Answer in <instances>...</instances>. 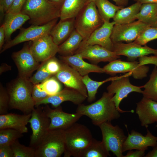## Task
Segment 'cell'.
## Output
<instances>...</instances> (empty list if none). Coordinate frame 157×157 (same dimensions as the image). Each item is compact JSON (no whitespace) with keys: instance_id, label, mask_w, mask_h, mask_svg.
Here are the masks:
<instances>
[{"instance_id":"cell-1","label":"cell","mask_w":157,"mask_h":157,"mask_svg":"<svg viewBox=\"0 0 157 157\" xmlns=\"http://www.w3.org/2000/svg\"><path fill=\"white\" fill-rule=\"evenodd\" d=\"M114 95L104 92L101 98L95 102L88 105L82 104L78 105L76 112L88 117L94 125L98 126L118 119L120 115L112 100Z\"/></svg>"},{"instance_id":"cell-2","label":"cell","mask_w":157,"mask_h":157,"mask_svg":"<svg viewBox=\"0 0 157 157\" xmlns=\"http://www.w3.org/2000/svg\"><path fill=\"white\" fill-rule=\"evenodd\" d=\"M33 84L29 79L19 76L9 84L7 89L9 97V108L31 113L35 104L32 96Z\"/></svg>"},{"instance_id":"cell-3","label":"cell","mask_w":157,"mask_h":157,"mask_svg":"<svg viewBox=\"0 0 157 157\" xmlns=\"http://www.w3.org/2000/svg\"><path fill=\"white\" fill-rule=\"evenodd\" d=\"M64 157H80L93 138L90 129L76 122L64 130Z\"/></svg>"},{"instance_id":"cell-4","label":"cell","mask_w":157,"mask_h":157,"mask_svg":"<svg viewBox=\"0 0 157 157\" xmlns=\"http://www.w3.org/2000/svg\"><path fill=\"white\" fill-rule=\"evenodd\" d=\"M60 11L48 0H26L21 13L29 17V24L40 26L60 18Z\"/></svg>"},{"instance_id":"cell-5","label":"cell","mask_w":157,"mask_h":157,"mask_svg":"<svg viewBox=\"0 0 157 157\" xmlns=\"http://www.w3.org/2000/svg\"><path fill=\"white\" fill-rule=\"evenodd\" d=\"M104 21L100 16L94 2L86 5L75 18V29L86 40Z\"/></svg>"},{"instance_id":"cell-6","label":"cell","mask_w":157,"mask_h":157,"mask_svg":"<svg viewBox=\"0 0 157 157\" xmlns=\"http://www.w3.org/2000/svg\"><path fill=\"white\" fill-rule=\"evenodd\" d=\"M64 130H48L35 148V157H60L65 151Z\"/></svg>"},{"instance_id":"cell-7","label":"cell","mask_w":157,"mask_h":157,"mask_svg":"<svg viewBox=\"0 0 157 157\" xmlns=\"http://www.w3.org/2000/svg\"><path fill=\"white\" fill-rule=\"evenodd\" d=\"M99 126L102 133V141L108 151L112 152L117 157H124L122 147L127 136L123 130L118 125L113 126L109 122Z\"/></svg>"},{"instance_id":"cell-8","label":"cell","mask_w":157,"mask_h":157,"mask_svg":"<svg viewBox=\"0 0 157 157\" xmlns=\"http://www.w3.org/2000/svg\"><path fill=\"white\" fill-rule=\"evenodd\" d=\"M11 57L17 68L18 76L26 79H29L41 64L33 54L29 43L25 44L20 50L13 52Z\"/></svg>"},{"instance_id":"cell-9","label":"cell","mask_w":157,"mask_h":157,"mask_svg":"<svg viewBox=\"0 0 157 157\" xmlns=\"http://www.w3.org/2000/svg\"><path fill=\"white\" fill-rule=\"evenodd\" d=\"M132 75L129 72L111 81V83L107 88V92L114 94L112 98L116 108L119 113H123L130 111H126L121 109L119 107L122 100L126 97L128 94L132 92L142 93L141 88L143 86H137L132 84L130 82L129 76Z\"/></svg>"},{"instance_id":"cell-10","label":"cell","mask_w":157,"mask_h":157,"mask_svg":"<svg viewBox=\"0 0 157 157\" xmlns=\"http://www.w3.org/2000/svg\"><path fill=\"white\" fill-rule=\"evenodd\" d=\"M58 19H54L44 25H32L27 28H21L19 33L14 39L4 44L0 53L22 42L32 41L45 35L49 34L57 24Z\"/></svg>"},{"instance_id":"cell-11","label":"cell","mask_w":157,"mask_h":157,"mask_svg":"<svg viewBox=\"0 0 157 157\" xmlns=\"http://www.w3.org/2000/svg\"><path fill=\"white\" fill-rule=\"evenodd\" d=\"M40 106L33 110L29 121L32 131L30 146L35 148L47 133L50 123V118L46 114L43 108Z\"/></svg>"},{"instance_id":"cell-12","label":"cell","mask_w":157,"mask_h":157,"mask_svg":"<svg viewBox=\"0 0 157 157\" xmlns=\"http://www.w3.org/2000/svg\"><path fill=\"white\" fill-rule=\"evenodd\" d=\"M104 73L111 75L117 73L131 72L133 77L136 79H142L147 76L149 67L140 65L139 62L122 61L117 59L110 62L103 67Z\"/></svg>"},{"instance_id":"cell-13","label":"cell","mask_w":157,"mask_h":157,"mask_svg":"<svg viewBox=\"0 0 157 157\" xmlns=\"http://www.w3.org/2000/svg\"><path fill=\"white\" fill-rule=\"evenodd\" d=\"M43 108L50 120L48 130L61 129L65 130L76 122L83 116L76 112L74 113L65 112L63 110L60 105L53 109L47 104Z\"/></svg>"},{"instance_id":"cell-14","label":"cell","mask_w":157,"mask_h":157,"mask_svg":"<svg viewBox=\"0 0 157 157\" xmlns=\"http://www.w3.org/2000/svg\"><path fill=\"white\" fill-rule=\"evenodd\" d=\"M151 26L138 20L122 24H115L113 27L111 39L113 43L125 42L128 43L135 41L147 27Z\"/></svg>"},{"instance_id":"cell-15","label":"cell","mask_w":157,"mask_h":157,"mask_svg":"<svg viewBox=\"0 0 157 157\" xmlns=\"http://www.w3.org/2000/svg\"><path fill=\"white\" fill-rule=\"evenodd\" d=\"M29 43L33 54L40 63L47 60L58 53V46L54 42L49 34L45 35Z\"/></svg>"},{"instance_id":"cell-16","label":"cell","mask_w":157,"mask_h":157,"mask_svg":"<svg viewBox=\"0 0 157 157\" xmlns=\"http://www.w3.org/2000/svg\"><path fill=\"white\" fill-rule=\"evenodd\" d=\"M65 87L74 89L88 97L83 76L76 70L67 64L62 62L59 72L54 75Z\"/></svg>"},{"instance_id":"cell-17","label":"cell","mask_w":157,"mask_h":157,"mask_svg":"<svg viewBox=\"0 0 157 157\" xmlns=\"http://www.w3.org/2000/svg\"><path fill=\"white\" fill-rule=\"evenodd\" d=\"M76 53L80 55L83 59H87L95 64L101 62H110L120 57L114 52L99 45H80Z\"/></svg>"},{"instance_id":"cell-18","label":"cell","mask_w":157,"mask_h":157,"mask_svg":"<svg viewBox=\"0 0 157 157\" xmlns=\"http://www.w3.org/2000/svg\"><path fill=\"white\" fill-rule=\"evenodd\" d=\"M119 56H126L130 61H135L138 58L150 54L157 56V49H155L146 45L142 46L134 42L124 43L122 42L114 43L113 51Z\"/></svg>"},{"instance_id":"cell-19","label":"cell","mask_w":157,"mask_h":157,"mask_svg":"<svg viewBox=\"0 0 157 157\" xmlns=\"http://www.w3.org/2000/svg\"><path fill=\"white\" fill-rule=\"evenodd\" d=\"M115 24L114 21L104 22L102 26L94 31L86 40H83L80 45H99L113 51L114 43L110 37Z\"/></svg>"},{"instance_id":"cell-20","label":"cell","mask_w":157,"mask_h":157,"mask_svg":"<svg viewBox=\"0 0 157 157\" xmlns=\"http://www.w3.org/2000/svg\"><path fill=\"white\" fill-rule=\"evenodd\" d=\"M87 97L78 91L72 88L65 87L53 95L50 96L35 105L37 107L42 104H51L54 108L60 105L62 103L70 101L78 105L82 103Z\"/></svg>"},{"instance_id":"cell-21","label":"cell","mask_w":157,"mask_h":157,"mask_svg":"<svg viewBox=\"0 0 157 157\" xmlns=\"http://www.w3.org/2000/svg\"><path fill=\"white\" fill-rule=\"evenodd\" d=\"M157 145V137L153 135L147 129L145 136L134 130H132L124 142L122 147L123 152L132 149L146 150L149 147Z\"/></svg>"},{"instance_id":"cell-22","label":"cell","mask_w":157,"mask_h":157,"mask_svg":"<svg viewBox=\"0 0 157 157\" xmlns=\"http://www.w3.org/2000/svg\"><path fill=\"white\" fill-rule=\"evenodd\" d=\"M136 105V113L142 126L147 128L149 124L157 122V101L143 97Z\"/></svg>"},{"instance_id":"cell-23","label":"cell","mask_w":157,"mask_h":157,"mask_svg":"<svg viewBox=\"0 0 157 157\" xmlns=\"http://www.w3.org/2000/svg\"><path fill=\"white\" fill-rule=\"evenodd\" d=\"M31 113L19 115L7 113L0 115V129H11L22 133H27L28 129L26 125L31 116Z\"/></svg>"},{"instance_id":"cell-24","label":"cell","mask_w":157,"mask_h":157,"mask_svg":"<svg viewBox=\"0 0 157 157\" xmlns=\"http://www.w3.org/2000/svg\"><path fill=\"white\" fill-rule=\"evenodd\" d=\"M59 57L62 62L72 67L83 76L91 72L104 73L103 68L85 61L78 54L68 56H60Z\"/></svg>"},{"instance_id":"cell-25","label":"cell","mask_w":157,"mask_h":157,"mask_svg":"<svg viewBox=\"0 0 157 157\" xmlns=\"http://www.w3.org/2000/svg\"><path fill=\"white\" fill-rule=\"evenodd\" d=\"M75 29V18L60 19L49 34L54 42L59 46L70 36Z\"/></svg>"},{"instance_id":"cell-26","label":"cell","mask_w":157,"mask_h":157,"mask_svg":"<svg viewBox=\"0 0 157 157\" xmlns=\"http://www.w3.org/2000/svg\"><path fill=\"white\" fill-rule=\"evenodd\" d=\"M30 18L27 15L22 13H5L2 24L5 33L6 42L10 41L12 34L18 29H21L24 23Z\"/></svg>"},{"instance_id":"cell-27","label":"cell","mask_w":157,"mask_h":157,"mask_svg":"<svg viewBox=\"0 0 157 157\" xmlns=\"http://www.w3.org/2000/svg\"><path fill=\"white\" fill-rule=\"evenodd\" d=\"M142 4L135 2L126 8H123L116 13L113 18L115 24H128L136 19L135 16L139 12Z\"/></svg>"},{"instance_id":"cell-28","label":"cell","mask_w":157,"mask_h":157,"mask_svg":"<svg viewBox=\"0 0 157 157\" xmlns=\"http://www.w3.org/2000/svg\"><path fill=\"white\" fill-rule=\"evenodd\" d=\"M83 40L82 36L75 29L70 36L58 46V53L63 56L74 54Z\"/></svg>"},{"instance_id":"cell-29","label":"cell","mask_w":157,"mask_h":157,"mask_svg":"<svg viewBox=\"0 0 157 157\" xmlns=\"http://www.w3.org/2000/svg\"><path fill=\"white\" fill-rule=\"evenodd\" d=\"M136 19L151 26H157V3L142 4L139 12L135 16Z\"/></svg>"},{"instance_id":"cell-30","label":"cell","mask_w":157,"mask_h":157,"mask_svg":"<svg viewBox=\"0 0 157 157\" xmlns=\"http://www.w3.org/2000/svg\"><path fill=\"white\" fill-rule=\"evenodd\" d=\"M87 0H65L60 11V19L75 18L86 5Z\"/></svg>"},{"instance_id":"cell-31","label":"cell","mask_w":157,"mask_h":157,"mask_svg":"<svg viewBox=\"0 0 157 157\" xmlns=\"http://www.w3.org/2000/svg\"><path fill=\"white\" fill-rule=\"evenodd\" d=\"M94 2L99 13L104 22H110L116 13L124 6L115 5L108 0H95Z\"/></svg>"},{"instance_id":"cell-32","label":"cell","mask_w":157,"mask_h":157,"mask_svg":"<svg viewBox=\"0 0 157 157\" xmlns=\"http://www.w3.org/2000/svg\"><path fill=\"white\" fill-rule=\"evenodd\" d=\"M109 151L102 141L93 138L89 145L82 153L80 157H107Z\"/></svg>"},{"instance_id":"cell-33","label":"cell","mask_w":157,"mask_h":157,"mask_svg":"<svg viewBox=\"0 0 157 157\" xmlns=\"http://www.w3.org/2000/svg\"><path fill=\"white\" fill-rule=\"evenodd\" d=\"M120 76L109 77L106 79L100 81H96L92 79L88 74L83 77V80L86 88L87 93V99L89 102H91L96 99V95L98 88L104 83L111 81L117 78Z\"/></svg>"},{"instance_id":"cell-34","label":"cell","mask_w":157,"mask_h":157,"mask_svg":"<svg viewBox=\"0 0 157 157\" xmlns=\"http://www.w3.org/2000/svg\"><path fill=\"white\" fill-rule=\"evenodd\" d=\"M155 67L150 75L149 81L143 86V97L157 101V67Z\"/></svg>"},{"instance_id":"cell-35","label":"cell","mask_w":157,"mask_h":157,"mask_svg":"<svg viewBox=\"0 0 157 157\" xmlns=\"http://www.w3.org/2000/svg\"><path fill=\"white\" fill-rule=\"evenodd\" d=\"M23 136V133L13 129H0V146H10L16 140Z\"/></svg>"},{"instance_id":"cell-36","label":"cell","mask_w":157,"mask_h":157,"mask_svg":"<svg viewBox=\"0 0 157 157\" xmlns=\"http://www.w3.org/2000/svg\"><path fill=\"white\" fill-rule=\"evenodd\" d=\"M10 146L14 153V157H35V148L21 144L18 139Z\"/></svg>"},{"instance_id":"cell-37","label":"cell","mask_w":157,"mask_h":157,"mask_svg":"<svg viewBox=\"0 0 157 157\" xmlns=\"http://www.w3.org/2000/svg\"><path fill=\"white\" fill-rule=\"evenodd\" d=\"M156 39H157V26H149L133 42L141 45H144L149 41Z\"/></svg>"},{"instance_id":"cell-38","label":"cell","mask_w":157,"mask_h":157,"mask_svg":"<svg viewBox=\"0 0 157 157\" xmlns=\"http://www.w3.org/2000/svg\"><path fill=\"white\" fill-rule=\"evenodd\" d=\"M54 76L41 83L43 90L49 95H54L61 90V86Z\"/></svg>"},{"instance_id":"cell-39","label":"cell","mask_w":157,"mask_h":157,"mask_svg":"<svg viewBox=\"0 0 157 157\" xmlns=\"http://www.w3.org/2000/svg\"><path fill=\"white\" fill-rule=\"evenodd\" d=\"M52 76H53L46 70L45 61L41 63L36 72L29 80L33 84H39L42 83Z\"/></svg>"},{"instance_id":"cell-40","label":"cell","mask_w":157,"mask_h":157,"mask_svg":"<svg viewBox=\"0 0 157 157\" xmlns=\"http://www.w3.org/2000/svg\"><path fill=\"white\" fill-rule=\"evenodd\" d=\"M9 97L7 89L0 83V115L7 114L9 108Z\"/></svg>"},{"instance_id":"cell-41","label":"cell","mask_w":157,"mask_h":157,"mask_svg":"<svg viewBox=\"0 0 157 157\" xmlns=\"http://www.w3.org/2000/svg\"><path fill=\"white\" fill-rule=\"evenodd\" d=\"M31 94L35 106L49 96L43 90L41 83L33 84Z\"/></svg>"},{"instance_id":"cell-42","label":"cell","mask_w":157,"mask_h":157,"mask_svg":"<svg viewBox=\"0 0 157 157\" xmlns=\"http://www.w3.org/2000/svg\"><path fill=\"white\" fill-rule=\"evenodd\" d=\"M45 65L48 72L54 76L60 71L61 63L54 56L45 61Z\"/></svg>"},{"instance_id":"cell-43","label":"cell","mask_w":157,"mask_h":157,"mask_svg":"<svg viewBox=\"0 0 157 157\" xmlns=\"http://www.w3.org/2000/svg\"><path fill=\"white\" fill-rule=\"evenodd\" d=\"M26 1V0H14L6 13H21L22 7Z\"/></svg>"},{"instance_id":"cell-44","label":"cell","mask_w":157,"mask_h":157,"mask_svg":"<svg viewBox=\"0 0 157 157\" xmlns=\"http://www.w3.org/2000/svg\"><path fill=\"white\" fill-rule=\"evenodd\" d=\"M14 0H0V21L2 20Z\"/></svg>"},{"instance_id":"cell-45","label":"cell","mask_w":157,"mask_h":157,"mask_svg":"<svg viewBox=\"0 0 157 157\" xmlns=\"http://www.w3.org/2000/svg\"><path fill=\"white\" fill-rule=\"evenodd\" d=\"M139 63L140 65L151 64L157 66V56H144L138 58Z\"/></svg>"},{"instance_id":"cell-46","label":"cell","mask_w":157,"mask_h":157,"mask_svg":"<svg viewBox=\"0 0 157 157\" xmlns=\"http://www.w3.org/2000/svg\"><path fill=\"white\" fill-rule=\"evenodd\" d=\"M14 154L10 145L0 146V157H14Z\"/></svg>"},{"instance_id":"cell-47","label":"cell","mask_w":157,"mask_h":157,"mask_svg":"<svg viewBox=\"0 0 157 157\" xmlns=\"http://www.w3.org/2000/svg\"><path fill=\"white\" fill-rule=\"evenodd\" d=\"M145 150H137L136 151H129L124 157H142L145 154Z\"/></svg>"},{"instance_id":"cell-48","label":"cell","mask_w":157,"mask_h":157,"mask_svg":"<svg viewBox=\"0 0 157 157\" xmlns=\"http://www.w3.org/2000/svg\"><path fill=\"white\" fill-rule=\"evenodd\" d=\"M5 38V33L3 25L2 24L0 27V51L2 49L4 45Z\"/></svg>"},{"instance_id":"cell-49","label":"cell","mask_w":157,"mask_h":157,"mask_svg":"<svg viewBox=\"0 0 157 157\" xmlns=\"http://www.w3.org/2000/svg\"><path fill=\"white\" fill-rule=\"evenodd\" d=\"M95 0H87L86 4L92 1L94 2ZM114 1L117 5L119 6H125L127 5L129 0H112Z\"/></svg>"},{"instance_id":"cell-50","label":"cell","mask_w":157,"mask_h":157,"mask_svg":"<svg viewBox=\"0 0 157 157\" xmlns=\"http://www.w3.org/2000/svg\"><path fill=\"white\" fill-rule=\"evenodd\" d=\"M11 67L6 63H3L0 66V74L3 73L11 70Z\"/></svg>"},{"instance_id":"cell-51","label":"cell","mask_w":157,"mask_h":157,"mask_svg":"<svg viewBox=\"0 0 157 157\" xmlns=\"http://www.w3.org/2000/svg\"><path fill=\"white\" fill-rule=\"evenodd\" d=\"M145 157H157V145L154 147L153 150L144 156Z\"/></svg>"},{"instance_id":"cell-52","label":"cell","mask_w":157,"mask_h":157,"mask_svg":"<svg viewBox=\"0 0 157 157\" xmlns=\"http://www.w3.org/2000/svg\"><path fill=\"white\" fill-rule=\"evenodd\" d=\"M57 7L61 9V8L65 0H48Z\"/></svg>"},{"instance_id":"cell-53","label":"cell","mask_w":157,"mask_h":157,"mask_svg":"<svg viewBox=\"0 0 157 157\" xmlns=\"http://www.w3.org/2000/svg\"><path fill=\"white\" fill-rule=\"evenodd\" d=\"M135 2L140 3L141 4L146 3H157V0H133Z\"/></svg>"}]
</instances>
